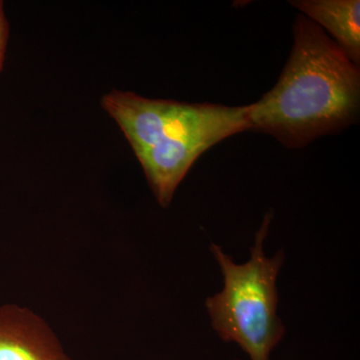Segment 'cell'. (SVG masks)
I'll use <instances>...</instances> for the list:
<instances>
[{
  "label": "cell",
  "mask_w": 360,
  "mask_h": 360,
  "mask_svg": "<svg viewBox=\"0 0 360 360\" xmlns=\"http://www.w3.org/2000/svg\"><path fill=\"white\" fill-rule=\"evenodd\" d=\"M236 360H238V359H236Z\"/></svg>",
  "instance_id": "7"
},
{
  "label": "cell",
  "mask_w": 360,
  "mask_h": 360,
  "mask_svg": "<svg viewBox=\"0 0 360 360\" xmlns=\"http://www.w3.org/2000/svg\"><path fill=\"white\" fill-rule=\"evenodd\" d=\"M292 51L274 89L250 104V131L302 148L359 117L360 70L314 21L298 15Z\"/></svg>",
  "instance_id": "1"
},
{
  "label": "cell",
  "mask_w": 360,
  "mask_h": 360,
  "mask_svg": "<svg viewBox=\"0 0 360 360\" xmlns=\"http://www.w3.org/2000/svg\"><path fill=\"white\" fill-rule=\"evenodd\" d=\"M271 219L272 213L265 215L245 264H236L221 246L210 245L224 276L222 290L205 302L212 328L224 342L238 345L251 360H269L285 335L277 314V277L285 255L279 250L267 257L264 250Z\"/></svg>",
  "instance_id": "3"
},
{
  "label": "cell",
  "mask_w": 360,
  "mask_h": 360,
  "mask_svg": "<svg viewBox=\"0 0 360 360\" xmlns=\"http://www.w3.org/2000/svg\"><path fill=\"white\" fill-rule=\"evenodd\" d=\"M101 105L122 130L162 207L205 151L250 131V105L180 103L120 90L106 94Z\"/></svg>",
  "instance_id": "2"
},
{
  "label": "cell",
  "mask_w": 360,
  "mask_h": 360,
  "mask_svg": "<svg viewBox=\"0 0 360 360\" xmlns=\"http://www.w3.org/2000/svg\"><path fill=\"white\" fill-rule=\"evenodd\" d=\"M9 37L8 21L6 20V13H4V1L0 0V72L4 70V59H6V52L7 41Z\"/></svg>",
  "instance_id": "6"
},
{
  "label": "cell",
  "mask_w": 360,
  "mask_h": 360,
  "mask_svg": "<svg viewBox=\"0 0 360 360\" xmlns=\"http://www.w3.org/2000/svg\"><path fill=\"white\" fill-rule=\"evenodd\" d=\"M292 6L326 30L355 65L360 63L359 0H297Z\"/></svg>",
  "instance_id": "5"
},
{
  "label": "cell",
  "mask_w": 360,
  "mask_h": 360,
  "mask_svg": "<svg viewBox=\"0 0 360 360\" xmlns=\"http://www.w3.org/2000/svg\"><path fill=\"white\" fill-rule=\"evenodd\" d=\"M0 360H71L51 326L16 304L0 307Z\"/></svg>",
  "instance_id": "4"
}]
</instances>
